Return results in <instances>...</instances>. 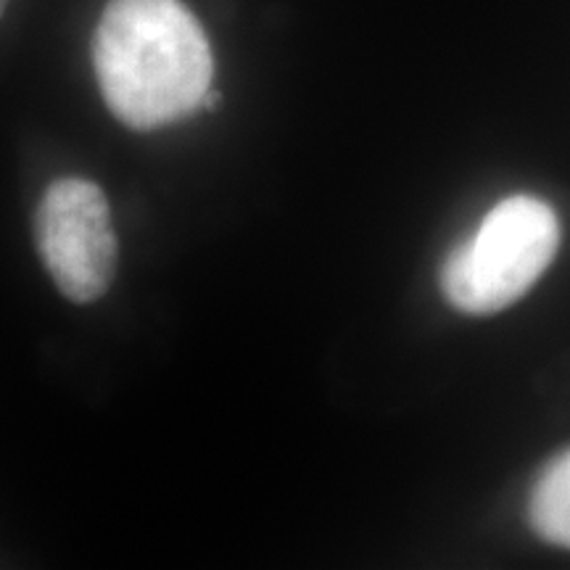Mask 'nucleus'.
I'll return each instance as SVG.
<instances>
[{"instance_id": "obj_1", "label": "nucleus", "mask_w": 570, "mask_h": 570, "mask_svg": "<svg viewBox=\"0 0 570 570\" xmlns=\"http://www.w3.org/2000/svg\"><path fill=\"white\" fill-rule=\"evenodd\" d=\"M92 67L114 117L148 132L202 109L214 59L183 0H109L92 38Z\"/></svg>"}, {"instance_id": "obj_2", "label": "nucleus", "mask_w": 570, "mask_h": 570, "mask_svg": "<svg viewBox=\"0 0 570 570\" xmlns=\"http://www.w3.org/2000/svg\"><path fill=\"white\" fill-rule=\"evenodd\" d=\"M558 246L560 223L552 206L537 196H508L446 254L441 291L465 315H494L529 294Z\"/></svg>"}, {"instance_id": "obj_3", "label": "nucleus", "mask_w": 570, "mask_h": 570, "mask_svg": "<svg viewBox=\"0 0 570 570\" xmlns=\"http://www.w3.org/2000/svg\"><path fill=\"white\" fill-rule=\"evenodd\" d=\"M35 240L48 275L69 302H98L117 275L119 244L106 194L85 177L48 185L35 212Z\"/></svg>"}, {"instance_id": "obj_4", "label": "nucleus", "mask_w": 570, "mask_h": 570, "mask_svg": "<svg viewBox=\"0 0 570 570\" xmlns=\"http://www.w3.org/2000/svg\"><path fill=\"white\" fill-rule=\"evenodd\" d=\"M529 523L544 541L570 550V449L541 470L533 483Z\"/></svg>"}, {"instance_id": "obj_5", "label": "nucleus", "mask_w": 570, "mask_h": 570, "mask_svg": "<svg viewBox=\"0 0 570 570\" xmlns=\"http://www.w3.org/2000/svg\"><path fill=\"white\" fill-rule=\"evenodd\" d=\"M9 3H11V0H0V17H3V11L9 9Z\"/></svg>"}]
</instances>
